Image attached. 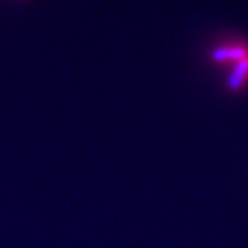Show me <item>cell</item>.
<instances>
[{"label":"cell","mask_w":248,"mask_h":248,"mask_svg":"<svg viewBox=\"0 0 248 248\" xmlns=\"http://www.w3.org/2000/svg\"><path fill=\"white\" fill-rule=\"evenodd\" d=\"M210 61L226 68L225 89L229 94L240 95L248 89V43L231 42L214 47Z\"/></svg>","instance_id":"obj_1"}]
</instances>
